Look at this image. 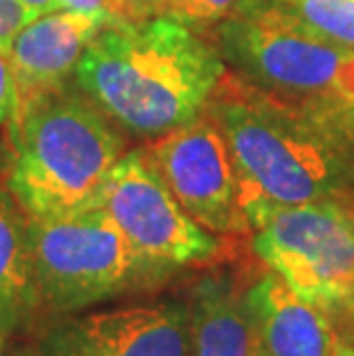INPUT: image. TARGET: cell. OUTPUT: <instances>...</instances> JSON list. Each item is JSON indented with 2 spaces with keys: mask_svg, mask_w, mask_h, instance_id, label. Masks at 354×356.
<instances>
[{
  "mask_svg": "<svg viewBox=\"0 0 354 356\" xmlns=\"http://www.w3.org/2000/svg\"><path fill=\"white\" fill-rule=\"evenodd\" d=\"M202 113L225 138L251 228L276 207L354 202V156L318 99L278 95L228 70Z\"/></svg>",
  "mask_w": 354,
  "mask_h": 356,
  "instance_id": "6da1fadb",
  "label": "cell"
},
{
  "mask_svg": "<svg viewBox=\"0 0 354 356\" xmlns=\"http://www.w3.org/2000/svg\"><path fill=\"white\" fill-rule=\"evenodd\" d=\"M228 72L207 35L143 17L102 28L77 65V86L120 131L156 138L191 122Z\"/></svg>",
  "mask_w": 354,
  "mask_h": 356,
  "instance_id": "7a4b0ae2",
  "label": "cell"
},
{
  "mask_svg": "<svg viewBox=\"0 0 354 356\" xmlns=\"http://www.w3.org/2000/svg\"><path fill=\"white\" fill-rule=\"evenodd\" d=\"M7 191L28 218L65 216L99 204L111 168L127 152L122 131L70 86L42 97L10 127Z\"/></svg>",
  "mask_w": 354,
  "mask_h": 356,
  "instance_id": "3957f363",
  "label": "cell"
},
{
  "mask_svg": "<svg viewBox=\"0 0 354 356\" xmlns=\"http://www.w3.org/2000/svg\"><path fill=\"white\" fill-rule=\"evenodd\" d=\"M28 241L40 308L51 313H77L170 276L134 251L102 204L28 218Z\"/></svg>",
  "mask_w": 354,
  "mask_h": 356,
  "instance_id": "277c9868",
  "label": "cell"
},
{
  "mask_svg": "<svg viewBox=\"0 0 354 356\" xmlns=\"http://www.w3.org/2000/svg\"><path fill=\"white\" fill-rule=\"evenodd\" d=\"M255 257L301 299L348 315L354 294V202L269 209L251 228Z\"/></svg>",
  "mask_w": 354,
  "mask_h": 356,
  "instance_id": "5b68a950",
  "label": "cell"
},
{
  "mask_svg": "<svg viewBox=\"0 0 354 356\" xmlns=\"http://www.w3.org/2000/svg\"><path fill=\"white\" fill-rule=\"evenodd\" d=\"M228 70L295 99H354V51L258 12L207 33Z\"/></svg>",
  "mask_w": 354,
  "mask_h": 356,
  "instance_id": "8992f818",
  "label": "cell"
},
{
  "mask_svg": "<svg viewBox=\"0 0 354 356\" xmlns=\"http://www.w3.org/2000/svg\"><path fill=\"white\" fill-rule=\"evenodd\" d=\"M99 204L143 260L163 271L200 267L221 253L218 234L186 214L145 149H127L102 186Z\"/></svg>",
  "mask_w": 354,
  "mask_h": 356,
  "instance_id": "52a82bcc",
  "label": "cell"
},
{
  "mask_svg": "<svg viewBox=\"0 0 354 356\" xmlns=\"http://www.w3.org/2000/svg\"><path fill=\"white\" fill-rule=\"evenodd\" d=\"M145 149L156 172L195 223L218 237L251 232L223 134L205 113L152 138Z\"/></svg>",
  "mask_w": 354,
  "mask_h": 356,
  "instance_id": "ba28073f",
  "label": "cell"
},
{
  "mask_svg": "<svg viewBox=\"0 0 354 356\" xmlns=\"http://www.w3.org/2000/svg\"><path fill=\"white\" fill-rule=\"evenodd\" d=\"M40 356H191L186 301L97 310L47 331Z\"/></svg>",
  "mask_w": 354,
  "mask_h": 356,
  "instance_id": "9c48e42d",
  "label": "cell"
},
{
  "mask_svg": "<svg viewBox=\"0 0 354 356\" xmlns=\"http://www.w3.org/2000/svg\"><path fill=\"white\" fill-rule=\"evenodd\" d=\"M102 28L106 26L86 14L56 10L19 30L7 51L17 86V108L7 127L17 124L42 97L70 86L83 51Z\"/></svg>",
  "mask_w": 354,
  "mask_h": 356,
  "instance_id": "30bf717a",
  "label": "cell"
},
{
  "mask_svg": "<svg viewBox=\"0 0 354 356\" xmlns=\"http://www.w3.org/2000/svg\"><path fill=\"white\" fill-rule=\"evenodd\" d=\"M255 356H334L343 336L338 315L301 299L274 271H258L246 285Z\"/></svg>",
  "mask_w": 354,
  "mask_h": 356,
  "instance_id": "8fae6325",
  "label": "cell"
},
{
  "mask_svg": "<svg viewBox=\"0 0 354 356\" xmlns=\"http://www.w3.org/2000/svg\"><path fill=\"white\" fill-rule=\"evenodd\" d=\"M244 276L228 269L209 271L189 290L191 356H255L246 308Z\"/></svg>",
  "mask_w": 354,
  "mask_h": 356,
  "instance_id": "7c38bea8",
  "label": "cell"
},
{
  "mask_svg": "<svg viewBox=\"0 0 354 356\" xmlns=\"http://www.w3.org/2000/svg\"><path fill=\"white\" fill-rule=\"evenodd\" d=\"M40 308L28 241V216L0 188V331H17Z\"/></svg>",
  "mask_w": 354,
  "mask_h": 356,
  "instance_id": "4fadbf2b",
  "label": "cell"
},
{
  "mask_svg": "<svg viewBox=\"0 0 354 356\" xmlns=\"http://www.w3.org/2000/svg\"><path fill=\"white\" fill-rule=\"evenodd\" d=\"M248 12L354 51V0H251Z\"/></svg>",
  "mask_w": 354,
  "mask_h": 356,
  "instance_id": "5bb4252c",
  "label": "cell"
},
{
  "mask_svg": "<svg viewBox=\"0 0 354 356\" xmlns=\"http://www.w3.org/2000/svg\"><path fill=\"white\" fill-rule=\"evenodd\" d=\"M143 17H163L179 21L198 33H209L218 24L242 17L251 0H136Z\"/></svg>",
  "mask_w": 354,
  "mask_h": 356,
  "instance_id": "9a60e30c",
  "label": "cell"
},
{
  "mask_svg": "<svg viewBox=\"0 0 354 356\" xmlns=\"http://www.w3.org/2000/svg\"><path fill=\"white\" fill-rule=\"evenodd\" d=\"M60 7L92 17L102 21L104 26L143 19V12L136 0H60Z\"/></svg>",
  "mask_w": 354,
  "mask_h": 356,
  "instance_id": "2e32d148",
  "label": "cell"
},
{
  "mask_svg": "<svg viewBox=\"0 0 354 356\" xmlns=\"http://www.w3.org/2000/svg\"><path fill=\"white\" fill-rule=\"evenodd\" d=\"M40 14H35L19 0H0V51L7 53L19 30L28 26Z\"/></svg>",
  "mask_w": 354,
  "mask_h": 356,
  "instance_id": "e0dca14e",
  "label": "cell"
},
{
  "mask_svg": "<svg viewBox=\"0 0 354 356\" xmlns=\"http://www.w3.org/2000/svg\"><path fill=\"white\" fill-rule=\"evenodd\" d=\"M354 156V99H318Z\"/></svg>",
  "mask_w": 354,
  "mask_h": 356,
  "instance_id": "ac0fdd59",
  "label": "cell"
},
{
  "mask_svg": "<svg viewBox=\"0 0 354 356\" xmlns=\"http://www.w3.org/2000/svg\"><path fill=\"white\" fill-rule=\"evenodd\" d=\"M17 108V86L7 53L0 51V124H7Z\"/></svg>",
  "mask_w": 354,
  "mask_h": 356,
  "instance_id": "d6986e66",
  "label": "cell"
},
{
  "mask_svg": "<svg viewBox=\"0 0 354 356\" xmlns=\"http://www.w3.org/2000/svg\"><path fill=\"white\" fill-rule=\"evenodd\" d=\"M19 3L30 7L35 14H47V12L63 10V7H60V0H19Z\"/></svg>",
  "mask_w": 354,
  "mask_h": 356,
  "instance_id": "ffe728a7",
  "label": "cell"
},
{
  "mask_svg": "<svg viewBox=\"0 0 354 356\" xmlns=\"http://www.w3.org/2000/svg\"><path fill=\"white\" fill-rule=\"evenodd\" d=\"M334 356H354V343L352 340H343L341 345H338V350Z\"/></svg>",
  "mask_w": 354,
  "mask_h": 356,
  "instance_id": "44dd1931",
  "label": "cell"
},
{
  "mask_svg": "<svg viewBox=\"0 0 354 356\" xmlns=\"http://www.w3.org/2000/svg\"><path fill=\"white\" fill-rule=\"evenodd\" d=\"M348 315H350V320H352V327H354V294H352V299H350V306H348Z\"/></svg>",
  "mask_w": 354,
  "mask_h": 356,
  "instance_id": "7402d4cb",
  "label": "cell"
},
{
  "mask_svg": "<svg viewBox=\"0 0 354 356\" xmlns=\"http://www.w3.org/2000/svg\"><path fill=\"white\" fill-rule=\"evenodd\" d=\"M5 340H7V333L0 331V356H3V350H5Z\"/></svg>",
  "mask_w": 354,
  "mask_h": 356,
  "instance_id": "603a6c76",
  "label": "cell"
}]
</instances>
